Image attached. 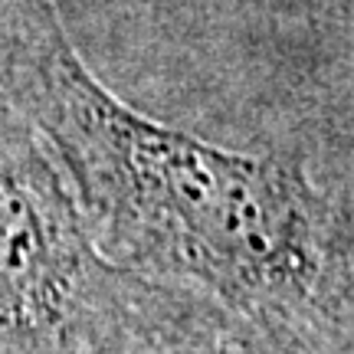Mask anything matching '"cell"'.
I'll use <instances>...</instances> for the list:
<instances>
[{"mask_svg":"<svg viewBox=\"0 0 354 354\" xmlns=\"http://www.w3.org/2000/svg\"><path fill=\"white\" fill-rule=\"evenodd\" d=\"M0 102L46 141L112 263L214 302L243 354H351V197L299 154L223 151L128 109L53 0H0Z\"/></svg>","mask_w":354,"mask_h":354,"instance_id":"obj_1","label":"cell"},{"mask_svg":"<svg viewBox=\"0 0 354 354\" xmlns=\"http://www.w3.org/2000/svg\"><path fill=\"white\" fill-rule=\"evenodd\" d=\"M161 354H243L233 344H214V348H177V351H161Z\"/></svg>","mask_w":354,"mask_h":354,"instance_id":"obj_3","label":"cell"},{"mask_svg":"<svg viewBox=\"0 0 354 354\" xmlns=\"http://www.w3.org/2000/svg\"><path fill=\"white\" fill-rule=\"evenodd\" d=\"M214 344L240 348L233 322L203 295L102 253L46 141L0 102V354H161Z\"/></svg>","mask_w":354,"mask_h":354,"instance_id":"obj_2","label":"cell"}]
</instances>
